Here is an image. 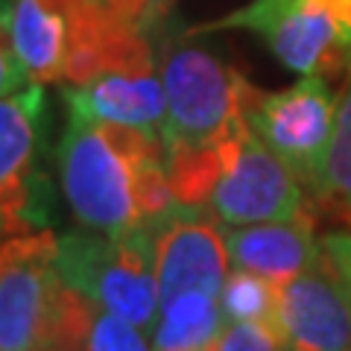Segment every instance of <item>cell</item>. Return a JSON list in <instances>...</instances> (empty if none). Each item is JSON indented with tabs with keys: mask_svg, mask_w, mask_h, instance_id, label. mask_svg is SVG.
Returning a JSON list of instances; mask_svg holds the SVG:
<instances>
[{
	"mask_svg": "<svg viewBox=\"0 0 351 351\" xmlns=\"http://www.w3.org/2000/svg\"><path fill=\"white\" fill-rule=\"evenodd\" d=\"M59 184L76 223L106 234L156 226L179 205L161 135L80 114L59 141Z\"/></svg>",
	"mask_w": 351,
	"mask_h": 351,
	"instance_id": "obj_1",
	"label": "cell"
},
{
	"mask_svg": "<svg viewBox=\"0 0 351 351\" xmlns=\"http://www.w3.org/2000/svg\"><path fill=\"white\" fill-rule=\"evenodd\" d=\"M59 272L97 307L123 316L152 337L161 307L152 226L117 234L82 226L80 232L59 234Z\"/></svg>",
	"mask_w": 351,
	"mask_h": 351,
	"instance_id": "obj_2",
	"label": "cell"
},
{
	"mask_svg": "<svg viewBox=\"0 0 351 351\" xmlns=\"http://www.w3.org/2000/svg\"><path fill=\"white\" fill-rule=\"evenodd\" d=\"M202 29H246L299 76L351 73V0H252Z\"/></svg>",
	"mask_w": 351,
	"mask_h": 351,
	"instance_id": "obj_3",
	"label": "cell"
},
{
	"mask_svg": "<svg viewBox=\"0 0 351 351\" xmlns=\"http://www.w3.org/2000/svg\"><path fill=\"white\" fill-rule=\"evenodd\" d=\"M167 117L164 147H196L223 138L243 117L249 80L202 47H170L161 59Z\"/></svg>",
	"mask_w": 351,
	"mask_h": 351,
	"instance_id": "obj_4",
	"label": "cell"
},
{
	"mask_svg": "<svg viewBox=\"0 0 351 351\" xmlns=\"http://www.w3.org/2000/svg\"><path fill=\"white\" fill-rule=\"evenodd\" d=\"M243 117L249 129L313 193L322 179L325 156L334 135L337 100L331 82L325 76H299L281 91H261L249 82Z\"/></svg>",
	"mask_w": 351,
	"mask_h": 351,
	"instance_id": "obj_5",
	"label": "cell"
},
{
	"mask_svg": "<svg viewBox=\"0 0 351 351\" xmlns=\"http://www.w3.org/2000/svg\"><path fill=\"white\" fill-rule=\"evenodd\" d=\"M47 144L44 85L29 82L0 97V237L41 232L53 188L41 156Z\"/></svg>",
	"mask_w": 351,
	"mask_h": 351,
	"instance_id": "obj_6",
	"label": "cell"
},
{
	"mask_svg": "<svg viewBox=\"0 0 351 351\" xmlns=\"http://www.w3.org/2000/svg\"><path fill=\"white\" fill-rule=\"evenodd\" d=\"M64 293L59 234L41 228L0 237V351H38Z\"/></svg>",
	"mask_w": 351,
	"mask_h": 351,
	"instance_id": "obj_7",
	"label": "cell"
},
{
	"mask_svg": "<svg viewBox=\"0 0 351 351\" xmlns=\"http://www.w3.org/2000/svg\"><path fill=\"white\" fill-rule=\"evenodd\" d=\"M205 211L223 226L293 219L304 214V184L240 120L223 138V164Z\"/></svg>",
	"mask_w": 351,
	"mask_h": 351,
	"instance_id": "obj_8",
	"label": "cell"
},
{
	"mask_svg": "<svg viewBox=\"0 0 351 351\" xmlns=\"http://www.w3.org/2000/svg\"><path fill=\"white\" fill-rule=\"evenodd\" d=\"M161 302L184 290L219 293L232 269L223 223L205 208L176 205L152 226Z\"/></svg>",
	"mask_w": 351,
	"mask_h": 351,
	"instance_id": "obj_9",
	"label": "cell"
},
{
	"mask_svg": "<svg viewBox=\"0 0 351 351\" xmlns=\"http://www.w3.org/2000/svg\"><path fill=\"white\" fill-rule=\"evenodd\" d=\"M284 351H351V302L328 255L281 287Z\"/></svg>",
	"mask_w": 351,
	"mask_h": 351,
	"instance_id": "obj_10",
	"label": "cell"
},
{
	"mask_svg": "<svg viewBox=\"0 0 351 351\" xmlns=\"http://www.w3.org/2000/svg\"><path fill=\"white\" fill-rule=\"evenodd\" d=\"M91 3L94 0H15L12 3V44L29 82H64L68 64L85 36Z\"/></svg>",
	"mask_w": 351,
	"mask_h": 351,
	"instance_id": "obj_11",
	"label": "cell"
},
{
	"mask_svg": "<svg viewBox=\"0 0 351 351\" xmlns=\"http://www.w3.org/2000/svg\"><path fill=\"white\" fill-rule=\"evenodd\" d=\"M64 106H68V114H80L97 123H114L161 135L164 117H167L161 68L97 73L80 85L64 88Z\"/></svg>",
	"mask_w": 351,
	"mask_h": 351,
	"instance_id": "obj_12",
	"label": "cell"
},
{
	"mask_svg": "<svg viewBox=\"0 0 351 351\" xmlns=\"http://www.w3.org/2000/svg\"><path fill=\"white\" fill-rule=\"evenodd\" d=\"M226 240L232 267L252 269L276 281L278 287L313 269L325 258V246L322 240H316L313 219L307 214L293 219H272V223L228 226Z\"/></svg>",
	"mask_w": 351,
	"mask_h": 351,
	"instance_id": "obj_13",
	"label": "cell"
},
{
	"mask_svg": "<svg viewBox=\"0 0 351 351\" xmlns=\"http://www.w3.org/2000/svg\"><path fill=\"white\" fill-rule=\"evenodd\" d=\"M223 325L219 293L184 290L161 302L149 339L156 351H211Z\"/></svg>",
	"mask_w": 351,
	"mask_h": 351,
	"instance_id": "obj_14",
	"label": "cell"
},
{
	"mask_svg": "<svg viewBox=\"0 0 351 351\" xmlns=\"http://www.w3.org/2000/svg\"><path fill=\"white\" fill-rule=\"evenodd\" d=\"M219 304H223L226 322H261L278 331L281 287L258 272L240 267L228 269L223 290H219Z\"/></svg>",
	"mask_w": 351,
	"mask_h": 351,
	"instance_id": "obj_15",
	"label": "cell"
},
{
	"mask_svg": "<svg viewBox=\"0 0 351 351\" xmlns=\"http://www.w3.org/2000/svg\"><path fill=\"white\" fill-rule=\"evenodd\" d=\"M313 196L343 208V211H351V73L337 100L331 147H328L322 179L316 184Z\"/></svg>",
	"mask_w": 351,
	"mask_h": 351,
	"instance_id": "obj_16",
	"label": "cell"
},
{
	"mask_svg": "<svg viewBox=\"0 0 351 351\" xmlns=\"http://www.w3.org/2000/svg\"><path fill=\"white\" fill-rule=\"evenodd\" d=\"M88 351H156L147 331L117 313H108L103 307L94 311L91 331H88Z\"/></svg>",
	"mask_w": 351,
	"mask_h": 351,
	"instance_id": "obj_17",
	"label": "cell"
},
{
	"mask_svg": "<svg viewBox=\"0 0 351 351\" xmlns=\"http://www.w3.org/2000/svg\"><path fill=\"white\" fill-rule=\"evenodd\" d=\"M211 351H284L281 337L272 325L226 322Z\"/></svg>",
	"mask_w": 351,
	"mask_h": 351,
	"instance_id": "obj_18",
	"label": "cell"
},
{
	"mask_svg": "<svg viewBox=\"0 0 351 351\" xmlns=\"http://www.w3.org/2000/svg\"><path fill=\"white\" fill-rule=\"evenodd\" d=\"M12 3L15 0H0V97L15 94L29 85L27 71L12 44Z\"/></svg>",
	"mask_w": 351,
	"mask_h": 351,
	"instance_id": "obj_19",
	"label": "cell"
},
{
	"mask_svg": "<svg viewBox=\"0 0 351 351\" xmlns=\"http://www.w3.org/2000/svg\"><path fill=\"white\" fill-rule=\"evenodd\" d=\"M322 246H325V255L331 261V267L337 272L339 284L351 302V232H334L322 237Z\"/></svg>",
	"mask_w": 351,
	"mask_h": 351,
	"instance_id": "obj_20",
	"label": "cell"
}]
</instances>
